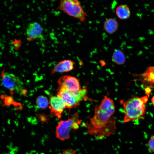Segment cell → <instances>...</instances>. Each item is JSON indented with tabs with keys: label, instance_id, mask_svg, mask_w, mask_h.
I'll return each mask as SVG.
<instances>
[{
	"label": "cell",
	"instance_id": "obj_1",
	"mask_svg": "<svg viewBox=\"0 0 154 154\" xmlns=\"http://www.w3.org/2000/svg\"><path fill=\"white\" fill-rule=\"evenodd\" d=\"M115 111L113 100L104 96L100 104L95 108L94 115L90 122L84 125L90 135L98 139L108 137L116 132V120L112 117Z\"/></svg>",
	"mask_w": 154,
	"mask_h": 154
},
{
	"label": "cell",
	"instance_id": "obj_2",
	"mask_svg": "<svg viewBox=\"0 0 154 154\" xmlns=\"http://www.w3.org/2000/svg\"><path fill=\"white\" fill-rule=\"evenodd\" d=\"M148 100L147 96L141 97L133 96L125 101H121L124 113V123L134 121L142 118L145 115V105Z\"/></svg>",
	"mask_w": 154,
	"mask_h": 154
},
{
	"label": "cell",
	"instance_id": "obj_3",
	"mask_svg": "<svg viewBox=\"0 0 154 154\" xmlns=\"http://www.w3.org/2000/svg\"><path fill=\"white\" fill-rule=\"evenodd\" d=\"M82 121L79 119L78 112L72 115V116L67 120H60L56 127V137L62 141L69 139L70 137L71 130L78 129Z\"/></svg>",
	"mask_w": 154,
	"mask_h": 154
},
{
	"label": "cell",
	"instance_id": "obj_4",
	"mask_svg": "<svg viewBox=\"0 0 154 154\" xmlns=\"http://www.w3.org/2000/svg\"><path fill=\"white\" fill-rule=\"evenodd\" d=\"M87 94V90L86 87L75 92L58 87L57 95L62 99L66 108L70 109L79 106L82 101L86 98Z\"/></svg>",
	"mask_w": 154,
	"mask_h": 154
},
{
	"label": "cell",
	"instance_id": "obj_5",
	"mask_svg": "<svg viewBox=\"0 0 154 154\" xmlns=\"http://www.w3.org/2000/svg\"><path fill=\"white\" fill-rule=\"evenodd\" d=\"M58 8L82 22L85 21L88 16L81 6L80 2L77 0H61Z\"/></svg>",
	"mask_w": 154,
	"mask_h": 154
},
{
	"label": "cell",
	"instance_id": "obj_6",
	"mask_svg": "<svg viewBox=\"0 0 154 154\" xmlns=\"http://www.w3.org/2000/svg\"><path fill=\"white\" fill-rule=\"evenodd\" d=\"M1 81L3 85L11 91L22 92L23 89V83L18 76L11 73H2Z\"/></svg>",
	"mask_w": 154,
	"mask_h": 154
},
{
	"label": "cell",
	"instance_id": "obj_7",
	"mask_svg": "<svg viewBox=\"0 0 154 154\" xmlns=\"http://www.w3.org/2000/svg\"><path fill=\"white\" fill-rule=\"evenodd\" d=\"M58 87L62 88L69 91L75 92L82 89L79 80L75 77L66 75L58 80Z\"/></svg>",
	"mask_w": 154,
	"mask_h": 154
},
{
	"label": "cell",
	"instance_id": "obj_8",
	"mask_svg": "<svg viewBox=\"0 0 154 154\" xmlns=\"http://www.w3.org/2000/svg\"><path fill=\"white\" fill-rule=\"evenodd\" d=\"M49 104L51 115L60 118L64 110L66 108L62 99L57 95L52 96L50 98Z\"/></svg>",
	"mask_w": 154,
	"mask_h": 154
},
{
	"label": "cell",
	"instance_id": "obj_9",
	"mask_svg": "<svg viewBox=\"0 0 154 154\" xmlns=\"http://www.w3.org/2000/svg\"><path fill=\"white\" fill-rule=\"evenodd\" d=\"M43 29L38 23L33 22L30 23L26 29L27 39L32 41L42 37Z\"/></svg>",
	"mask_w": 154,
	"mask_h": 154
},
{
	"label": "cell",
	"instance_id": "obj_10",
	"mask_svg": "<svg viewBox=\"0 0 154 154\" xmlns=\"http://www.w3.org/2000/svg\"><path fill=\"white\" fill-rule=\"evenodd\" d=\"M75 63L69 59L64 60L59 62L52 69L51 74L56 73L67 72L74 69Z\"/></svg>",
	"mask_w": 154,
	"mask_h": 154
},
{
	"label": "cell",
	"instance_id": "obj_11",
	"mask_svg": "<svg viewBox=\"0 0 154 154\" xmlns=\"http://www.w3.org/2000/svg\"><path fill=\"white\" fill-rule=\"evenodd\" d=\"M119 26L117 21L115 19L110 18L106 20L104 23L105 31L109 34H112L117 30Z\"/></svg>",
	"mask_w": 154,
	"mask_h": 154
},
{
	"label": "cell",
	"instance_id": "obj_12",
	"mask_svg": "<svg viewBox=\"0 0 154 154\" xmlns=\"http://www.w3.org/2000/svg\"><path fill=\"white\" fill-rule=\"evenodd\" d=\"M116 13L118 17L122 20H126L131 16V11L129 7L126 5L121 4L116 8Z\"/></svg>",
	"mask_w": 154,
	"mask_h": 154
},
{
	"label": "cell",
	"instance_id": "obj_13",
	"mask_svg": "<svg viewBox=\"0 0 154 154\" xmlns=\"http://www.w3.org/2000/svg\"><path fill=\"white\" fill-rule=\"evenodd\" d=\"M112 60L116 64L118 65L123 64L126 60L124 52L121 50L116 49L113 53Z\"/></svg>",
	"mask_w": 154,
	"mask_h": 154
},
{
	"label": "cell",
	"instance_id": "obj_14",
	"mask_svg": "<svg viewBox=\"0 0 154 154\" xmlns=\"http://www.w3.org/2000/svg\"><path fill=\"white\" fill-rule=\"evenodd\" d=\"M47 98L44 96H38L36 100V104L38 107L41 109H45L49 104Z\"/></svg>",
	"mask_w": 154,
	"mask_h": 154
},
{
	"label": "cell",
	"instance_id": "obj_15",
	"mask_svg": "<svg viewBox=\"0 0 154 154\" xmlns=\"http://www.w3.org/2000/svg\"><path fill=\"white\" fill-rule=\"evenodd\" d=\"M145 74L147 76H146V81L150 82V84H152V87H154V66L148 67L146 70Z\"/></svg>",
	"mask_w": 154,
	"mask_h": 154
},
{
	"label": "cell",
	"instance_id": "obj_16",
	"mask_svg": "<svg viewBox=\"0 0 154 154\" xmlns=\"http://www.w3.org/2000/svg\"><path fill=\"white\" fill-rule=\"evenodd\" d=\"M147 147L150 151L154 153V135L151 136L149 139Z\"/></svg>",
	"mask_w": 154,
	"mask_h": 154
},
{
	"label": "cell",
	"instance_id": "obj_17",
	"mask_svg": "<svg viewBox=\"0 0 154 154\" xmlns=\"http://www.w3.org/2000/svg\"><path fill=\"white\" fill-rule=\"evenodd\" d=\"M37 119L39 122L47 123L49 120L48 116L44 114H38L37 116Z\"/></svg>",
	"mask_w": 154,
	"mask_h": 154
},
{
	"label": "cell",
	"instance_id": "obj_18",
	"mask_svg": "<svg viewBox=\"0 0 154 154\" xmlns=\"http://www.w3.org/2000/svg\"><path fill=\"white\" fill-rule=\"evenodd\" d=\"M62 151V154H77L76 150L70 148L64 149Z\"/></svg>",
	"mask_w": 154,
	"mask_h": 154
},
{
	"label": "cell",
	"instance_id": "obj_19",
	"mask_svg": "<svg viewBox=\"0 0 154 154\" xmlns=\"http://www.w3.org/2000/svg\"><path fill=\"white\" fill-rule=\"evenodd\" d=\"M12 43L15 49H17L20 46L21 42L19 40L15 39Z\"/></svg>",
	"mask_w": 154,
	"mask_h": 154
},
{
	"label": "cell",
	"instance_id": "obj_20",
	"mask_svg": "<svg viewBox=\"0 0 154 154\" xmlns=\"http://www.w3.org/2000/svg\"><path fill=\"white\" fill-rule=\"evenodd\" d=\"M151 101L153 106H154V96L152 97Z\"/></svg>",
	"mask_w": 154,
	"mask_h": 154
}]
</instances>
